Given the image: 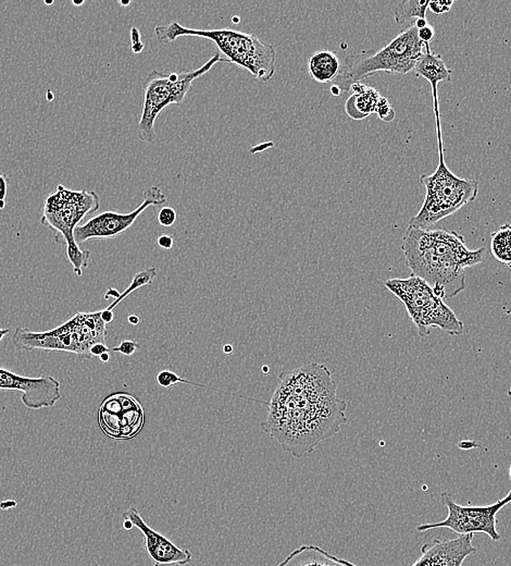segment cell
Instances as JSON below:
<instances>
[{"mask_svg": "<svg viewBox=\"0 0 511 566\" xmlns=\"http://www.w3.org/2000/svg\"><path fill=\"white\" fill-rule=\"evenodd\" d=\"M280 379L261 428L285 452L301 458L341 431L347 422V404L337 398L331 372L321 364L281 374Z\"/></svg>", "mask_w": 511, "mask_h": 566, "instance_id": "6da1fadb", "label": "cell"}, {"mask_svg": "<svg viewBox=\"0 0 511 566\" xmlns=\"http://www.w3.org/2000/svg\"><path fill=\"white\" fill-rule=\"evenodd\" d=\"M401 251L412 274L444 300L466 289V269L484 262L485 249H468L464 238L455 231L409 226Z\"/></svg>", "mask_w": 511, "mask_h": 566, "instance_id": "7a4b0ae2", "label": "cell"}, {"mask_svg": "<svg viewBox=\"0 0 511 566\" xmlns=\"http://www.w3.org/2000/svg\"><path fill=\"white\" fill-rule=\"evenodd\" d=\"M155 35L161 44L173 43L178 38H205L217 46L226 63L249 71L260 82H269L276 74V47L253 34L231 28L197 30L172 21L167 26H156Z\"/></svg>", "mask_w": 511, "mask_h": 566, "instance_id": "3957f363", "label": "cell"}, {"mask_svg": "<svg viewBox=\"0 0 511 566\" xmlns=\"http://www.w3.org/2000/svg\"><path fill=\"white\" fill-rule=\"evenodd\" d=\"M426 44L418 35L416 26L405 28L391 43L378 51L349 55L342 65L333 86L341 92H349L353 84L376 74H407L414 71L424 51Z\"/></svg>", "mask_w": 511, "mask_h": 566, "instance_id": "277c9868", "label": "cell"}, {"mask_svg": "<svg viewBox=\"0 0 511 566\" xmlns=\"http://www.w3.org/2000/svg\"><path fill=\"white\" fill-rule=\"evenodd\" d=\"M101 199L96 192L87 190H69L59 184L55 193L46 199L42 209L40 224L55 231L67 244V255L72 264L73 272L83 276V270L90 262V251H83L76 243L74 230L88 215L101 208Z\"/></svg>", "mask_w": 511, "mask_h": 566, "instance_id": "5b68a950", "label": "cell"}, {"mask_svg": "<svg viewBox=\"0 0 511 566\" xmlns=\"http://www.w3.org/2000/svg\"><path fill=\"white\" fill-rule=\"evenodd\" d=\"M439 147V166L434 174H424L420 178L426 188V199L421 209L411 218L409 226L428 229L459 209L476 201L479 193V181L461 179L447 168L444 159L442 126L436 128Z\"/></svg>", "mask_w": 511, "mask_h": 566, "instance_id": "8992f818", "label": "cell"}, {"mask_svg": "<svg viewBox=\"0 0 511 566\" xmlns=\"http://www.w3.org/2000/svg\"><path fill=\"white\" fill-rule=\"evenodd\" d=\"M107 329L101 319V310L78 313L55 329L44 333L31 331L28 328H17L12 335L17 350L60 351L76 354L80 358L90 360V349L96 343H105Z\"/></svg>", "mask_w": 511, "mask_h": 566, "instance_id": "52a82bcc", "label": "cell"}, {"mask_svg": "<svg viewBox=\"0 0 511 566\" xmlns=\"http://www.w3.org/2000/svg\"><path fill=\"white\" fill-rule=\"evenodd\" d=\"M226 63L220 53H217L203 63L201 68L191 71H182L180 74H163L153 70L144 81V101L141 119L138 122L136 134L140 141L153 143L156 134L155 124L159 115L171 105L180 106L191 91L194 81L208 74L217 63Z\"/></svg>", "mask_w": 511, "mask_h": 566, "instance_id": "ba28073f", "label": "cell"}, {"mask_svg": "<svg viewBox=\"0 0 511 566\" xmlns=\"http://www.w3.org/2000/svg\"><path fill=\"white\" fill-rule=\"evenodd\" d=\"M385 287L405 305L420 337L430 335L432 328L451 335L464 333V322L424 280L411 274L407 279L387 280Z\"/></svg>", "mask_w": 511, "mask_h": 566, "instance_id": "9c48e42d", "label": "cell"}, {"mask_svg": "<svg viewBox=\"0 0 511 566\" xmlns=\"http://www.w3.org/2000/svg\"><path fill=\"white\" fill-rule=\"evenodd\" d=\"M442 502L446 506L447 517L437 523L422 524L417 527L418 531H430L436 528H449L459 536L469 533H486L492 540L499 541L501 535L497 531V514L505 506L511 503V491L505 498L489 506H464L453 500L449 492L441 494Z\"/></svg>", "mask_w": 511, "mask_h": 566, "instance_id": "30bf717a", "label": "cell"}, {"mask_svg": "<svg viewBox=\"0 0 511 566\" xmlns=\"http://www.w3.org/2000/svg\"><path fill=\"white\" fill-rule=\"evenodd\" d=\"M167 197L160 188L153 185L144 192V201L137 208L128 214L103 212L96 215L84 224H80L74 230L76 244H83L88 240L113 239L133 226L148 207H160L166 204Z\"/></svg>", "mask_w": 511, "mask_h": 566, "instance_id": "8fae6325", "label": "cell"}, {"mask_svg": "<svg viewBox=\"0 0 511 566\" xmlns=\"http://www.w3.org/2000/svg\"><path fill=\"white\" fill-rule=\"evenodd\" d=\"M0 390L22 393L23 406L31 410L53 408L62 398L59 380L51 376L30 378L0 368Z\"/></svg>", "mask_w": 511, "mask_h": 566, "instance_id": "7c38bea8", "label": "cell"}, {"mask_svg": "<svg viewBox=\"0 0 511 566\" xmlns=\"http://www.w3.org/2000/svg\"><path fill=\"white\" fill-rule=\"evenodd\" d=\"M123 517L130 519L134 527L143 533L146 552L155 566H184L191 563L193 553L187 549L176 546L160 533L148 526L135 508H128Z\"/></svg>", "mask_w": 511, "mask_h": 566, "instance_id": "4fadbf2b", "label": "cell"}, {"mask_svg": "<svg viewBox=\"0 0 511 566\" xmlns=\"http://www.w3.org/2000/svg\"><path fill=\"white\" fill-rule=\"evenodd\" d=\"M474 533L455 539L435 538L421 548V556L411 566H462L464 560L476 553Z\"/></svg>", "mask_w": 511, "mask_h": 566, "instance_id": "5bb4252c", "label": "cell"}, {"mask_svg": "<svg viewBox=\"0 0 511 566\" xmlns=\"http://www.w3.org/2000/svg\"><path fill=\"white\" fill-rule=\"evenodd\" d=\"M414 71L417 76L426 78L428 83L431 84L435 119L441 120L437 88L441 82H451L453 71L447 68L441 55L432 53L430 44H426L424 53L417 63Z\"/></svg>", "mask_w": 511, "mask_h": 566, "instance_id": "9a60e30c", "label": "cell"}, {"mask_svg": "<svg viewBox=\"0 0 511 566\" xmlns=\"http://www.w3.org/2000/svg\"><path fill=\"white\" fill-rule=\"evenodd\" d=\"M278 566H358L326 552L324 549L303 544L288 554Z\"/></svg>", "mask_w": 511, "mask_h": 566, "instance_id": "2e32d148", "label": "cell"}, {"mask_svg": "<svg viewBox=\"0 0 511 566\" xmlns=\"http://www.w3.org/2000/svg\"><path fill=\"white\" fill-rule=\"evenodd\" d=\"M351 95L346 101L345 111L349 117L356 121L364 120L372 113H376V106L381 95L376 88L361 82L351 86Z\"/></svg>", "mask_w": 511, "mask_h": 566, "instance_id": "e0dca14e", "label": "cell"}, {"mask_svg": "<svg viewBox=\"0 0 511 566\" xmlns=\"http://www.w3.org/2000/svg\"><path fill=\"white\" fill-rule=\"evenodd\" d=\"M342 63L334 51H315L308 59V72L313 80L321 84L334 82L340 72Z\"/></svg>", "mask_w": 511, "mask_h": 566, "instance_id": "ac0fdd59", "label": "cell"}, {"mask_svg": "<svg viewBox=\"0 0 511 566\" xmlns=\"http://www.w3.org/2000/svg\"><path fill=\"white\" fill-rule=\"evenodd\" d=\"M428 0H403L397 3L394 10L395 22L401 26L408 28L414 26L419 19H426Z\"/></svg>", "mask_w": 511, "mask_h": 566, "instance_id": "d6986e66", "label": "cell"}, {"mask_svg": "<svg viewBox=\"0 0 511 566\" xmlns=\"http://www.w3.org/2000/svg\"><path fill=\"white\" fill-rule=\"evenodd\" d=\"M491 251L499 262L511 268V224L501 226L492 233Z\"/></svg>", "mask_w": 511, "mask_h": 566, "instance_id": "ffe728a7", "label": "cell"}, {"mask_svg": "<svg viewBox=\"0 0 511 566\" xmlns=\"http://www.w3.org/2000/svg\"><path fill=\"white\" fill-rule=\"evenodd\" d=\"M157 276H158V272H157L155 267H151V268H148V269L137 272V274L134 276L133 280L131 282V285H128V289H126L124 292L121 293L120 297H119L117 300L113 301L106 310L112 312L115 307L118 306L123 300H126L128 295L135 292L136 290L141 289V288L145 287V285L153 283V280L156 279Z\"/></svg>", "mask_w": 511, "mask_h": 566, "instance_id": "44dd1931", "label": "cell"}, {"mask_svg": "<svg viewBox=\"0 0 511 566\" xmlns=\"http://www.w3.org/2000/svg\"><path fill=\"white\" fill-rule=\"evenodd\" d=\"M156 380H157V383L162 388H170L172 387V385H178V383H187V385H197V387L203 388V389L216 390L218 391V392H221V390H219V389H215V388L207 387V385L187 381V380L184 379V378L176 375V373H173L171 370H161L160 373L157 375Z\"/></svg>", "mask_w": 511, "mask_h": 566, "instance_id": "7402d4cb", "label": "cell"}, {"mask_svg": "<svg viewBox=\"0 0 511 566\" xmlns=\"http://www.w3.org/2000/svg\"><path fill=\"white\" fill-rule=\"evenodd\" d=\"M376 113L378 115V118L381 119L384 122H392L396 117L395 110H394L391 103L382 96L380 101H378V106H376Z\"/></svg>", "mask_w": 511, "mask_h": 566, "instance_id": "603a6c76", "label": "cell"}, {"mask_svg": "<svg viewBox=\"0 0 511 566\" xmlns=\"http://www.w3.org/2000/svg\"><path fill=\"white\" fill-rule=\"evenodd\" d=\"M176 219H178V214H176V209H173L172 207H161L158 213V222L160 226H166V228L172 226L176 224Z\"/></svg>", "mask_w": 511, "mask_h": 566, "instance_id": "cb8c5ba5", "label": "cell"}, {"mask_svg": "<svg viewBox=\"0 0 511 566\" xmlns=\"http://www.w3.org/2000/svg\"><path fill=\"white\" fill-rule=\"evenodd\" d=\"M140 347H141V345L138 344L135 341H132V340H123L119 347H113V349H111V351H112V352L121 353V354L124 355V356H132Z\"/></svg>", "mask_w": 511, "mask_h": 566, "instance_id": "d4e9b609", "label": "cell"}, {"mask_svg": "<svg viewBox=\"0 0 511 566\" xmlns=\"http://www.w3.org/2000/svg\"><path fill=\"white\" fill-rule=\"evenodd\" d=\"M131 49L134 53H141L144 51L143 42L141 40V32L136 26L131 28Z\"/></svg>", "mask_w": 511, "mask_h": 566, "instance_id": "484cf974", "label": "cell"}, {"mask_svg": "<svg viewBox=\"0 0 511 566\" xmlns=\"http://www.w3.org/2000/svg\"><path fill=\"white\" fill-rule=\"evenodd\" d=\"M453 5H454V1H430L428 9L435 15H442V13H449Z\"/></svg>", "mask_w": 511, "mask_h": 566, "instance_id": "4316f807", "label": "cell"}, {"mask_svg": "<svg viewBox=\"0 0 511 566\" xmlns=\"http://www.w3.org/2000/svg\"><path fill=\"white\" fill-rule=\"evenodd\" d=\"M8 183H9V179L5 174L0 172V210L5 209L6 205H7L6 197H7L8 193Z\"/></svg>", "mask_w": 511, "mask_h": 566, "instance_id": "83f0119b", "label": "cell"}, {"mask_svg": "<svg viewBox=\"0 0 511 566\" xmlns=\"http://www.w3.org/2000/svg\"><path fill=\"white\" fill-rule=\"evenodd\" d=\"M434 28L433 26H426L424 28L418 30L419 38L424 42V44H428L434 38Z\"/></svg>", "mask_w": 511, "mask_h": 566, "instance_id": "f1b7e54d", "label": "cell"}, {"mask_svg": "<svg viewBox=\"0 0 511 566\" xmlns=\"http://www.w3.org/2000/svg\"><path fill=\"white\" fill-rule=\"evenodd\" d=\"M157 244L163 249H171L173 247V238L168 234H161L157 240Z\"/></svg>", "mask_w": 511, "mask_h": 566, "instance_id": "f546056e", "label": "cell"}, {"mask_svg": "<svg viewBox=\"0 0 511 566\" xmlns=\"http://www.w3.org/2000/svg\"><path fill=\"white\" fill-rule=\"evenodd\" d=\"M110 351L111 349H109L105 343H96V344L93 345L92 349H90V354H92V356H97V358H99L103 353L110 352Z\"/></svg>", "mask_w": 511, "mask_h": 566, "instance_id": "4dcf8cb0", "label": "cell"}, {"mask_svg": "<svg viewBox=\"0 0 511 566\" xmlns=\"http://www.w3.org/2000/svg\"><path fill=\"white\" fill-rule=\"evenodd\" d=\"M17 506H18V502L15 500H6L3 501V502H0V508L3 510V511L9 510V508H15Z\"/></svg>", "mask_w": 511, "mask_h": 566, "instance_id": "1f68e13d", "label": "cell"}, {"mask_svg": "<svg viewBox=\"0 0 511 566\" xmlns=\"http://www.w3.org/2000/svg\"><path fill=\"white\" fill-rule=\"evenodd\" d=\"M101 319H103V322H105L106 325H107V324H110V322L113 320V313L108 310H101Z\"/></svg>", "mask_w": 511, "mask_h": 566, "instance_id": "d6a6232c", "label": "cell"}, {"mask_svg": "<svg viewBox=\"0 0 511 566\" xmlns=\"http://www.w3.org/2000/svg\"><path fill=\"white\" fill-rule=\"evenodd\" d=\"M120 295V293H119L117 290L110 288V289L108 290V292L106 293L105 299L106 300H108V299H110V297H115V300H117Z\"/></svg>", "mask_w": 511, "mask_h": 566, "instance_id": "836d02e7", "label": "cell"}, {"mask_svg": "<svg viewBox=\"0 0 511 566\" xmlns=\"http://www.w3.org/2000/svg\"><path fill=\"white\" fill-rule=\"evenodd\" d=\"M128 320L132 326H137L140 322H141L140 317L136 316V315H131V316H128Z\"/></svg>", "mask_w": 511, "mask_h": 566, "instance_id": "e575fe53", "label": "cell"}, {"mask_svg": "<svg viewBox=\"0 0 511 566\" xmlns=\"http://www.w3.org/2000/svg\"><path fill=\"white\" fill-rule=\"evenodd\" d=\"M414 26H416V28H418V30H420V28L428 26V21H426V19H419V20H417L416 23H414Z\"/></svg>", "mask_w": 511, "mask_h": 566, "instance_id": "d590c367", "label": "cell"}, {"mask_svg": "<svg viewBox=\"0 0 511 566\" xmlns=\"http://www.w3.org/2000/svg\"><path fill=\"white\" fill-rule=\"evenodd\" d=\"M133 527V523H132L130 519H124V521H123V528L126 529V531H131Z\"/></svg>", "mask_w": 511, "mask_h": 566, "instance_id": "8d00e7d4", "label": "cell"}, {"mask_svg": "<svg viewBox=\"0 0 511 566\" xmlns=\"http://www.w3.org/2000/svg\"><path fill=\"white\" fill-rule=\"evenodd\" d=\"M99 360H101V363H108L110 360V354H109V352L103 353L99 356Z\"/></svg>", "mask_w": 511, "mask_h": 566, "instance_id": "74e56055", "label": "cell"}, {"mask_svg": "<svg viewBox=\"0 0 511 566\" xmlns=\"http://www.w3.org/2000/svg\"><path fill=\"white\" fill-rule=\"evenodd\" d=\"M224 353H226V354H232V353H233V345L232 344L224 345Z\"/></svg>", "mask_w": 511, "mask_h": 566, "instance_id": "f35d334b", "label": "cell"}, {"mask_svg": "<svg viewBox=\"0 0 511 566\" xmlns=\"http://www.w3.org/2000/svg\"><path fill=\"white\" fill-rule=\"evenodd\" d=\"M9 333V329H0V342L3 341V338Z\"/></svg>", "mask_w": 511, "mask_h": 566, "instance_id": "ab89813d", "label": "cell"}, {"mask_svg": "<svg viewBox=\"0 0 511 566\" xmlns=\"http://www.w3.org/2000/svg\"><path fill=\"white\" fill-rule=\"evenodd\" d=\"M262 372H263V373H265V374H268V373H269V372H270V369H269L268 366L265 365V366H263V367H262Z\"/></svg>", "mask_w": 511, "mask_h": 566, "instance_id": "60d3db41", "label": "cell"}, {"mask_svg": "<svg viewBox=\"0 0 511 566\" xmlns=\"http://www.w3.org/2000/svg\"><path fill=\"white\" fill-rule=\"evenodd\" d=\"M72 3H73V5L81 6V5H83L84 1H80V3H76V1H72Z\"/></svg>", "mask_w": 511, "mask_h": 566, "instance_id": "b9f144b4", "label": "cell"}, {"mask_svg": "<svg viewBox=\"0 0 511 566\" xmlns=\"http://www.w3.org/2000/svg\"><path fill=\"white\" fill-rule=\"evenodd\" d=\"M120 3L121 6H128L130 5L131 3L130 1H126V3H123V1H120V3Z\"/></svg>", "mask_w": 511, "mask_h": 566, "instance_id": "7bdbcfd3", "label": "cell"}, {"mask_svg": "<svg viewBox=\"0 0 511 566\" xmlns=\"http://www.w3.org/2000/svg\"><path fill=\"white\" fill-rule=\"evenodd\" d=\"M509 478H510L511 481V464L510 466H509Z\"/></svg>", "mask_w": 511, "mask_h": 566, "instance_id": "ee69618b", "label": "cell"}]
</instances>
